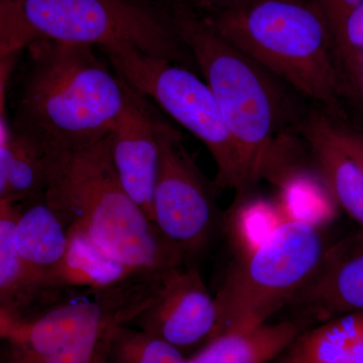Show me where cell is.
Segmentation results:
<instances>
[{
  "mask_svg": "<svg viewBox=\"0 0 363 363\" xmlns=\"http://www.w3.org/2000/svg\"><path fill=\"white\" fill-rule=\"evenodd\" d=\"M169 9L240 147L248 192L260 181L278 185L286 174L305 164L302 128L310 109L300 104L304 97L194 11Z\"/></svg>",
  "mask_w": 363,
  "mask_h": 363,
  "instance_id": "cell-1",
  "label": "cell"
},
{
  "mask_svg": "<svg viewBox=\"0 0 363 363\" xmlns=\"http://www.w3.org/2000/svg\"><path fill=\"white\" fill-rule=\"evenodd\" d=\"M23 52L11 117L14 133L64 160L111 135L123 104V80L96 47L38 40Z\"/></svg>",
  "mask_w": 363,
  "mask_h": 363,
  "instance_id": "cell-2",
  "label": "cell"
},
{
  "mask_svg": "<svg viewBox=\"0 0 363 363\" xmlns=\"http://www.w3.org/2000/svg\"><path fill=\"white\" fill-rule=\"evenodd\" d=\"M194 13L301 96L342 116L333 33L316 0H233Z\"/></svg>",
  "mask_w": 363,
  "mask_h": 363,
  "instance_id": "cell-3",
  "label": "cell"
},
{
  "mask_svg": "<svg viewBox=\"0 0 363 363\" xmlns=\"http://www.w3.org/2000/svg\"><path fill=\"white\" fill-rule=\"evenodd\" d=\"M38 40L100 48L130 45L197 68L171 9L157 0H0V58Z\"/></svg>",
  "mask_w": 363,
  "mask_h": 363,
  "instance_id": "cell-4",
  "label": "cell"
},
{
  "mask_svg": "<svg viewBox=\"0 0 363 363\" xmlns=\"http://www.w3.org/2000/svg\"><path fill=\"white\" fill-rule=\"evenodd\" d=\"M111 135L79 152L44 196L69 229L85 234L107 255L140 272L185 266L119 180Z\"/></svg>",
  "mask_w": 363,
  "mask_h": 363,
  "instance_id": "cell-5",
  "label": "cell"
},
{
  "mask_svg": "<svg viewBox=\"0 0 363 363\" xmlns=\"http://www.w3.org/2000/svg\"><path fill=\"white\" fill-rule=\"evenodd\" d=\"M328 245L323 226L286 220L259 247L236 257L214 297L216 337L269 323L308 283Z\"/></svg>",
  "mask_w": 363,
  "mask_h": 363,
  "instance_id": "cell-6",
  "label": "cell"
},
{
  "mask_svg": "<svg viewBox=\"0 0 363 363\" xmlns=\"http://www.w3.org/2000/svg\"><path fill=\"white\" fill-rule=\"evenodd\" d=\"M123 80L159 105L209 150L217 190L247 194L242 156L206 81L188 67L150 56L130 45L100 48Z\"/></svg>",
  "mask_w": 363,
  "mask_h": 363,
  "instance_id": "cell-7",
  "label": "cell"
},
{
  "mask_svg": "<svg viewBox=\"0 0 363 363\" xmlns=\"http://www.w3.org/2000/svg\"><path fill=\"white\" fill-rule=\"evenodd\" d=\"M138 311L135 291L123 284L30 321L0 318V363H107L114 329Z\"/></svg>",
  "mask_w": 363,
  "mask_h": 363,
  "instance_id": "cell-8",
  "label": "cell"
},
{
  "mask_svg": "<svg viewBox=\"0 0 363 363\" xmlns=\"http://www.w3.org/2000/svg\"><path fill=\"white\" fill-rule=\"evenodd\" d=\"M156 130L160 168L152 221L185 266L197 264L223 234L224 212L217 204V188L184 147L181 131L159 111Z\"/></svg>",
  "mask_w": 363,
  "mask_h": 363,
  "instance_id": "cell-9",
  "label": "cell"
},
{
  "mask_svg": "<svg viewBox=\"0 0 363 363\" xmlns=\"http://www.w3.org/2000/svg\"><path fill=\"white\" fill-rule=\"evenodd\" d=\"M130 326L161 339L189 358L216 338L218 313L197 264L167 272L150 304Z\"/></svg>",
  "mask_w": 363,
  "mask_h": 363,
  "instance_id": "cell-10",
  "label": "cell"
},
{
  "mask_svg": "<svg viewBox=\"0 0 363 363\" xmlns=\"http://www.w3.org/2000/svg\"><path fill=\"white\" fill-rule=\"evenodd\" d=\"M306 329L363 313V230L329 243L316 271L286 308Z\"/></svg>",
  "mask_w": 363,
  "mask_h": 363,
  "instance_id": "cell-11",
  "label": "cell"
},
{
  "mask_svg": "<svg viewBox=\"0 0 363 363\" xmlns=\"http://www.w3.org/2000/svg\"><path fill=\"white\" fill-rule=\"evenodd\" d=\"M123 87V107L111 133L112 162L123 188L152 221L160 168L157 111L154 102L125 80Z\"/></svg>",
  "mask_w": 363,
  "mask_h": 363,
  "instance_id": "cell-12",
  "label": "cell"
},
{
  "mask_svg": "<svg viewBox=\"0 0 363 363\" xmlns=\"http://www.w3.org/2000/svg\"><path fill=\"white\" fill-rule=\"evenodd\" d=\"M18 202L0 199V318L30 321L62 303L71 294L26 264L14 247Z\"/></svg>",
  "mask_w": 363,
  "mask_h": 363,
  "instance_id": "cell-13",
  "label": "cell"
},
{
  "mask_svg": "<svg viewBox=\"0 0 363 363\" xmlns=\"http://www.w3.org/2000/svg\"><path fill=\"white\" fill-rule=\"evenodd\" d=\"M302 135L313 168L340 210L363 230V173L339 140L333 117L310 109Z\"/></svg>",
  "mask_w": 363,
  "mask_h": 363,
  "instance_id": "cell-14",
  "label": "cell"
},
{
  "mask_svg": "<svg viewBox=\"0 0 363 363\" xmlns=\"http://www.w3.org/2000/svg\"><path fill=\"white\" fill-rule=\"evenodd\" d=\"M72 160L60 159L14 133L6 106L0 107V199L44 197Z\"/></svg>",
  "mask_w": 363,
  "mask_h": 363,
  "instance_id": "cell-15",
  "label": "cell"
},
{
  "mask_svg": "<svg viewBox=\"0 0 363 363\" xmlns=\"http://www.w3.org/2000/svg\"><path fill=\"white\" fill-rule=\"evenodd\" d=\"M18 203L13 233L16 252L28 267L66 290L60 284L59 274L69 248L68 224L45 197Z\"/></svg>",
  "mask_w": 363,
  "mask_h": 363,
  "instance_id": "cell-16",
  "label": "cell"
},
{
  "mask_svg": "<svg viewBox=\"0 0 363 363\" xmlns=\"http://www.w3.org/2000/svg\"><path fill=\"white\" fill-rule=\"evenodd\" d=\"M277 363H363V313L314 325L298 336Z\"/></svg>",
  "mask_w": 363,
  "mask_h": 363,
  "instance_id": "cell-17",
  "label": "cell"
},
{
  "mask_svg": "<svg viewBox=\"0 0 363 363\" xmlns=\"http://www.w3.org/2000/svg\"><path fill=\"white\" fill-rule=\"evenodd\" d=\"M306 330L293 320L248 331L222 334L188 358V363H272Z\"/></svg>",
  "mask_w": 363,
  "mask_h": 363,
  "instance_id": "cell-18",
  "label": "cell"
},
{
  "mask_svg": "<svg viewBox=\"0 0 363 363\" xmlns=\"http://www.w3.org/2000/svg\"><path fill=\"white\" fill-rule=\"evenodd\" d=\"M140 274L102 252L76 228L69 229V248L59 281L66 290L85 291L87 296L116 288Z\"/></svg>",
  "mask_w": 363,
  "mask_h": 363,
  "instance_id": "cell-19",
  "label": "cell"
},
{
  "mask_svg": "<svg viewBox=\"0 0 363 363\" xmlns=\"http://www.w3.org/2000/svg\"><path fill=\"white\" fill-rule=\"evenodd\" d=\"M278 204L286 220H303L325 226L337 214V203L316 169L302 166L293 169L276 186Z\"/></svg>",
  "mask_w": 363,
  "mask_h": 363,
  "instance_id": "cell-20",
  "label": "cell"
},
{
  "mask_svg": "<svg viewBox=\"0 0 363 363\" xmlns=\"http://www.w3.org/2000/svg\"><path fill=\"white\" fill-rule=\"evenodd\" d=\"M285 221L278 202L252 198L248 193L235 196L233 204L224 212L223 234L236 257H241L259 247Z\"/></svg>",
  "mask_w": 363,
  "mask_h": 363,
  "instance_id": "cell-21",
  "label": "cell"
},
{
  "mask_svg": "<svg viewBox=\"0 0 363 363\" xmlns=\"http://www.w3.org/2000/svg\"><path fill=\"white\" fill-rule=\"evenodd\" d=\"M107 363H188V358L161 339L121 324L112 333Z\"/></svg>",
  "mask_w": 363,
  "mask_h": 363,
  "instance_id": "cell-22",
  "label": "cell"
},
{
  "mask_svg": "<svg viewBox=\"0 0 363 363\" xmlns=\"http://www.w3.org/2000/svg\"><path fill=\"white\" fill-rule=\"evenodd\" d=\"M334 48L341 75L363 50V1L345 14L333 32Z\"/></svg>",
  "mask_w": 363,
  "mask_h": 363,
  "instance_id": "cell-23",
  "label": "cell"
},
{
  "mask_svg": "<svg viewBox=\"0 0 363 363\" xmlns=\"http://www.w3.org/2000/svg\"><path fill=\"white\" fill-rule=\"evenodd\" d=\"M335 121L336 131L343 147L357 162L363 173V133H358Z\"/></svg>",
  "mask_w": 363,
  "mask_h": 363,
  "instance_id": "cell-24",
  "label": "cell"
},
{
  "mask_svg": "<svg viewBox=\"0 0 363 363\" xmlns=\"http://www.w3.org/2000/svg\"><path fill=\"white\" fill-rule=\"evenodd\" d=\"M316 1L323 11L333 33L345 14L353 7L362 4L363 0H316Z\"/></svg>",
  "mask_w": 363,
  "mask_h": 363,
  "instance_id": "cell-25",
  "label": "cell"
},
{
  "mask_svg": "<svg viewBox=\"0 0 363 363\" xmlns=\"http://www.w3.org/2000/svg\"><path fill=\"white\" fill-rule=\"evenodd\" d=\"M344 84L347 83L350 89L363 98V50L344 68Z\"/></svg>",
  "mask_w": 363,
  "mask_h": 363,
  "instance_id": "cell-26",
  "label": "cell"
},
{
  "mask_svg": "<svg viewBox=\"0 0 363 363\" xmlns=\"http://www.w3.org/2000/svg\"><path fill=\"white\" fill-rule=\"evenodd\" d=\"M233 0H162L167 6H180L192 11H200L208 7L220 6Z\"/></svg>",
  "mask_w": 363,
  "mask_h": 363,
  "instance_id": "cell-27",
  "label": "cell"
},
{
  "mask_svg": "<svg viewBox=\"0 0 363 363\" xmlns=\"http://www.w3.org/2000/svg\"><path fill=\"white\" fill-rule=\"evenodd\" d=\"M272 363H277V362H272Z\"/></svg>",
  "mask_w": 363,
  "mask_h": 363,
  "instance_id": "cell-28",
  "label": "cell"
}]
</instances>
